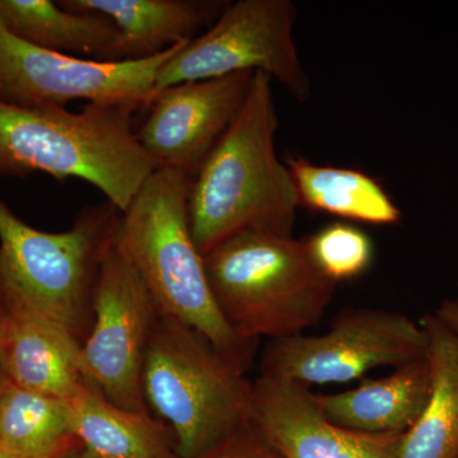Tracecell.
I'll return each instance as SVG.
<instances>
[{
  "label": "cell",
  "mask_w": 458,
  "mask_h": 458,
  "mask_svg": "<svg viewBox=\"0 0 458 458\" xmlns=\"http://www.w3.org/2000/svg\"><path fill=\"white\" fill-rule=\"evenodd\" d=\"M256 72L174 84L159 90L137 140L159 167L194 179L245 104Z\"/></svg>",
  "instance_id": "11"
},
{
  "label": "cell",
  "mask_w": 458,
  "mask_h": 458,
  "mask_svg": "<svg viewBox=\"0 0 458 458\" xmlns=\"http://www.w3.org/2000/svg\"><path fill=\"white\" fill-rule=\"evenodd\" d=\"M159 313L146 283L114 241L99 269L81 360L86 378L120 408L150 414L141 373Z\"/></svg>",
  "instance_id": "10"
},
{
  "label": "cell",
  "mask_w": 458,
  "mask_h": 458,
  "mask_svg": "<svg viewBox=\"0 0 458 458\" xmlns=\"http://www.w3.org/2000/svg\"><path fill=\"white\" fill-rule=\"evenodd\" d=\"M194 328L159 313L141 386L181 458H203L252 421V382Z\"/></svg>",
  "instance_id": "5"
},
{
  "label": "cell",
  "mask_w": 458,
  "mask_h": 458,
  "mask_svg": "<svg viewBox=\"0 0 458 458\" xmlns=\"http://www.w3.org/2000/svg\"><path fill=\"white\" fill-rule=\"evenodd\" d=\"M69 403L87 458H181L164 421L114 405L90 382Z\"/></svg>",
  "instance_id": "17"
},
{
  "label": "cell",
  "mask_w": 458,
  "mask_h": 458,
  "mask_svg": "<svg viewBox=\"0 0 458 458\" xmlns=\"http://www.w3.org/2000/svg\"><path fill=\"white\" fill-rule=\"evenodd\" d=\"M203 258L219 312L247 342L303 334L335 294L337 283L319 270L307 240L243 232Z\"/></svg>",
  "instance_id": "4"
},
{
  "label": "cell",
  "mask_w": 458,
  "mask_h": 458,
  "mask_svg": "<svg viewBox=\"0 0 458 458\" xmlns=\"http://www.w3.org/2000/svg\"><path fill=\"white\" fill-rule=\"evenodd\" d=\"M203 458H283L251 423L241 428Z\"/></svg>",
  "instance_id": "22"
},
{
  "label": "cell",
  "mask_w": 458,
  "mask_h": 458,
  "mask_svg": "<svg viewBox=\"0 0 458 458\" xmlns=\"http://www.w3.org/2000/svg\"><path fill=\"white\" fill-rule=\"evenodd\" d=\"M0 445L22 458H56L78 447L69 401L0 384Z\"/></svg>",
  "instance_id": "19"
},
{
  "label": "cell",
  "mask_w": 458,
  "mask_h": 458,
  "mask_svg": "<svg viewBox=\"0 0 458 458\" xmlns=\"http://www.w3.org/2000/svg\"><path fill=\"white\" fill-rule=\"evenodd\" d=\"M3 313V307L2 304H0V318H2ZM5 376L4 373H3L2 366H0V384H2L3 381H4Z\"/></svg>",
  "instance_id": "26"
},
{
  "label": "cell",
  "mask_w": 458,
  "mask_h": 458,
  "mask_svg": "<svg viewBox=\"0 0 458 458\" xmlns=\"http://www.w3.org/2000/svg\"><path fill=\"white\" fill-rule=\"evenodd\" d=\"M432 370L427 408L403 436L401 458H454L458 454V334L434 312L419 321Z\"/></svg>",
  "instance_id": "18"
},
{
  "label": "cell",
  "mask_w": 458,
  "mask_h": 458,
  "mask_svg": "<svg viewBox=\"0 0 458 458\" xmlns=\"http://www.w3.org/2000/svg\"><path fill=\"white\" fill-rule=\"evenodd\" d=\"M434 313L458 334V298L443 301Z\"/></svg>",
  "instance_id": "23"
},
{
  "label": "cell",
  "mask_w": 458,
  "mask_h": 458,
  "mask_svg": "<svg viewBox=\"0 0 458 458\" xmlns=\"http://www.w3.org/2000/svg\"><path fill=\"white\" fill-rule=\"evenodd\" d=\"M286 165L293 176L301 207L369 225H396L401 212L384 188L369 174L349 168L319 165L291 157Z\"/></svg>",
  "instance_id": "20"
},
{
  "label": "cell",
  "mask_w": 458,
  "mask_h": 458,
  "mask_svg": "<svg viewBox=\"0 0 458 458\" xmlns=\"http://www.w3.org/2000/svg\"><path fill=\"white\" fill-rule=\"evenodd\" d=\"M128 104L18 107L0 101V177L41 172L57 181L83 180L125 212L159 168L137 140Z\"/></svg>",
  "instance_id": "2"
},
{
  "label": "cell",
  "mask_w": 458,
  "mask_h": 458,
  "mask_svg": "<svg viewBox=\"0 0 458 458\" xmlns=\"http://www.w3.org/2000/svg\"><path fill=\"white\" fill-rule=\"evenodd\" d=\"M297 8L291 0L229 2L218 20L190 40L157 75L159 90L240 72H261L300 102L311 98V81L294 41Z\"/></svg>",
  "instance_id": "7"
},
{
  "label": "cell",
  "mask_w": 458,
  "mask_h": 458,
  "mask_svg": "<svg viewBox=\"0 0 458 458\" xmlns=\"http://www.w3.org/2000/svg\"><path fill=\"white\" fill-rule=\"evenodd\" d=\"M0 458H22V457H20V456H17V454H12V452L5 450L4 447H2V445H0Z\"/></svg>",
  "instance_id": "25"
},
{
  "label": "cell",
  "mask_w": 458,
  "mask_h": 458,
  "mask_svg": "<svg viewBox=\"0 0 458 458\" xmlns=\"http://www.w3.org/2000/svg\"><path fill=\"white\" fill-rule=\"evenodd\" d=\"M0 25L33 47L96 62L128 60L113 21L51 0H0Z\"/></svg>",
  "instance_id": "16"
},
{
  "label": "cell",
  "mask_w": 458,
  "mask_h": 458,
  "mask_svg": "<svg viewBox=\"0 0 458 458\" xmlns=\"http://www.w3.org/2000/svg\"><path fill=\"white\" fill-rule=\"evenodd\" d=\"M454 458H458V454H456V457H454Z\"/></svg>",
  "instance_id": "27"
},
{
  "label": "cell",
  "mask_w": 458,
  "mask_h": 458,
  "mask_svg": "<svg viewBox=\"0 0 458 458\" xmlns=\"http://www.w3.org/2000/svg\"><path fill=\"white\" fill-rule=\"evenodd\" d=\"M191 181L176 168H157L122 213L114 245L146 283L159 311L197 330L246 373L259 343L238 336L214 301L190 227Z\"/></svg>",
  "instance_id": "3"
},
{
  "label": "cell",
  "mask_w": 458,
  "mask_h": 458,
  "mask_svg": "<svg viewBox=\"0 0 458 458\" xmlns=\"http://www.w3.org/2000/svg\"><path fill=\"white\" fill-rule=\"evenodd\" d=\"M0 304V366L5 378L33 393L75 399L89 382L80 344L41 312L16 302Z\"/></svg>",
  "instance_id": "13"
},
{
  "label": "cell",
  "mask_w": 458,
  "mask_h": 458,
  "mask_svg": "<svg viewBox=\"0 0 458 458\" xmlns=\"http://www.w3.org/2000/svg\"><path fill=\"white\" fill-rule=\"evenodd\" d=\"M56 458H87L84 456L82 448H81V445H78V447L73 448V450L66 451L65 454H60L59 457Z\"/></svg>",
  "instance_id": "24"
},
{
  "label": "cell",
  "mask_w": 458,
  "mask_h": 458,
  "mask_svg": "<svg viewBox=\"0 0 458 458\" xmlns=\"http://www.w3.org/2000/svg\"><path fill=\"white\" fill-rule=\"evenodd\" d=\"M252 424L283 458H401L405 436L337 426L309 386L267 375L252 382Z\"/></svg>",
  "instance_id": "12"
},
{
  "label": "cell",
  "mask_w": 458,
  "mask_h": 458,
  "mask_svg": "<svg viewBox=\"0 0 458 458\" xmlns=\"http://www.w3.org/2000/svg\"><path fill=\"white\" fill-rule=\"evenodd\" d=\"M120 219L122 212L106 200L81 210L68 231L50 233L26 225L0 200V302L41 312L82 346Z\"/></svg>",
  "instance_id": "6"
},
{
  "label": "cell",
  "mask_w": 458,
  "mask_h": 458,
  "mask_svg": "<svg viewBox=\"0 0 458 458\" xmlns=\"http://www.w3.org/2000/svg\"><path fill=\"white\" fill-rule=\"evenodd\" d=\"M271 82L256 72L236 119L191 181L190 227L203 256L243 232L293 233L300 195L276 153L279 120Z\"/></svg>",
  "instance_id": "1"
},
{
  "label": "cell",
  "mask_w": 458,
  "mask_h": 458,
  "mask_svg": "<svg viewBox=\"0 0 458 458\" xmlns=\"http://www.w3.org/2000/svg\"><path fill=\"white\" fill-rule=\"evenodd\" d=\"M74 12L113 21L123 33L128 60L146 59L197 38L229 4L225 0H60Z\"/></svg>",
  "instance_id": "15"
},
{
  "label": "cell",
  "mask_w": 458,
  "mask_h": 458,
  "mask_svg": "<svg viewBox=\"0 0 458 458\" xmlns=\"http://www.w3.org/2000/svg\"><path fill=\"white\" fill-rule=\"evenodd\" d=\"M423 327L401 313L354 309L340 313L322 335L270 340L260 375L300 384H348L379 367H397L426 357Z\"/></svg>",
  "instance_id": "9"
},
{
  "label": "cell",
  "mask_w": 458,
  "mask_h": 458,
  "mask_svg": "<svg viewBox=\"0 0 458 458\" xmlns=\"http://www.w3.org/2000/svg\"><path fill=\"white\" fill-rule=\"evenodd\" d=\"M432 394L427 358L397 367L390 376L363 379L340 394H316L324 414L337 426L366 433H406L419 420Z\"/></svg>",
  "instance_id": "14"
},
{
  "label": "cell",
  "mask_w": 458,
  "mask_h": 458,
  "mask_svg": "<svg viewBox=\"0 0 458 458\" xmlns=\"http://www.w3.org/2000/svg\"><path fill=\"white\" fill-rule=\"evenodd\" d=\"M307 243L319 270L335 283L358 278L372 262L369 237L344 223L327 225L307 238Z\"/></svg>",
  "instance_id": "21"
},
{
  "label": "cell",
  "mask_w": 458,
  "mask_h": 458,
  "mask_svg": "<svg viewBox=\"0 0 458 458\" xmlns=\"http://www.w3.org/2000/svg\"><path fill=\"white\" fill-rule=\"evenodd\" d=\"M188 42L146 59L96 62L33 47L0 25V101L18 107L60 108L89 101L148 110L157 75Z\"/></svg>",
  "instance_id": "8"
}]
</instances>
